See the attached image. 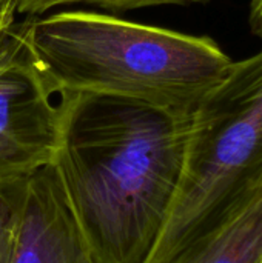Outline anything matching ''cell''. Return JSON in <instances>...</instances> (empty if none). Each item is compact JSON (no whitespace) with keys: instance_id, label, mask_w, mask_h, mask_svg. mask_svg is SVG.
Instances as JSON below:
<instances>
[{"instance_id":"1","label":"cell","mask_w":262,"mask_h":263,"mask_svg":"<svg viewBox=\"0 0 262 263\" xmlns=\"http://www.w3.org/2000/svg\"><path fill=\"white\" fill-rule=\"evenodd\" d=\"M54 170L107 263H145L182 174L191 117L94 92L62 91Z\"/></svg>"},{"instance_id":"2","label":"cell","mask_w":262,"mask_h":263,"mask_svg":"<svg viewBox=\"0 0 262 263\" xmlns=\"http://www.w3.org/2000/svg\"><path fill=\"white\" fill-rule=\"evenodd\" d=\"M20 25L57 89L139 100L181 117L195 114L233 62L210 37L105 12L59 11Z\"/></svg>"},{"instance_id":"3","label":"cell","mask_w":262,"mask_h":263,"mask_svg":"<svg viewBox=\"0 0 262 263\" xmlns=\"http://www.w3.org/2000/svg\"><path fill=\"white\" fill-rule=\"evenodd\" d=\"M262 196V49L232 62L190 120L181 180L145 263H165Z\"/></svg>"},{"instance_id":"4","label":"cell","mask_w":262,"mask_h":263,"mask_svg":"<svg viewBox=\"0 0 262 263\" xmlns=\"http://www.w3.org/2000/svg\"><path fill=\"white\" fill-rule=\"evenodd\" d=\"M19 28V43L0 66V191L53 165L60 140L63 92L32 60Z\"/></svg>"},{"instance_id":"5","label":"cell","mask_w":262,"mask_h":263,"mask_svg":"<svg viewBox=\"0 0 262 263\" xmlns=\"http://www.w3.org/2000/svg\"><path fill=\"white\" fill-rule=\"evenodd\" d=\"M14 263H107L83 234L53 165L22 188Z\"/></svg>"},{"instance_id":"6","label":"cell","mask_w":262,"mask_h":263,"mask_svg":"<svg viewBox=\"0 0 262 263\" xmlns=\"http://www.w3.org/2000/svg\"><path fill=\"white\" fill-rule=\"evenodd\" d=\"M165 263H262V196Z\"/></svg>"},{"instance_id":"7","label":"cell","mask_w":262,"mask_h":263,"mask_svg":"<svg viewBox=\"0 0 262 263\" xmlns=\"http://www.w3.org/2000/svg\"><path fill=\"white\" fill-rule=\"evenodd\" d=\"M210 0H17V12L28 15H40L51 9L69 5H91L108 11H131L151 6H165V5H196L208 3Z\"/></svg>"},{"instance_id":"8","label":"cell","mask_w":262,"mask_h":263,"mask_svg":"<svg viewBox=\"0 0 262 263\" xmlns=\"http://www.w3.org/2000/svg\"><path fill=\"white\" fill-rule=\"evenodd\" d=\"M23 185L0 191V263H14Z\"/></svg>"},{"instance_id":"9","label":"cell","mask_w":262,"mask_h":263,"mask_svg":"<svg viewBox=\"0 0 262 263\" xmlns=\"http://www.w3.org/2000/svg\"><path fill=\"white\" fill-rule=\"evenodd\" d=\"M20 39V29L12 23L8 29L0 32V66L5 63V60L9 57V54L14 51Z\"/></svg>"},{"instance_id":"10","label":"cell","mask_w":262,"mask_h":263,"mask_svg":"<svg viewBox=\"0 0 262 263\" xmlns=\"http://www.w3.org/2000/svg\"><path fill=\"white\" fill-rule=\"evenodd\" d=\"M17 14V0H0V32L14 23Z\"/></svg>"},{"instance_id":"11","label":"cell","mask_w":262,"mask_h":263,"mask_svg":"<svg viewBox=\"0 0 262 263\" xmlns=\"http://www.w3.org/2000/svg\"><path fill=\"white\" fill-rule=\"evenodd\" d=\"M249 23H250L252 32L262 39V0H252Z\"/></svg>"}]
</instances>
